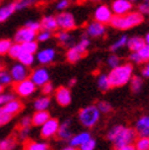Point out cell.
I'll return each mask as SVG.
<instances>
[{
  "label": "cell",
  "mask_w": 149,
  "mask_h": 150,
  "mask_svg": "<svg viewBox=\"0 0 149 150\" xmlns=\"http://www.w3.org/2000/svg\"><path fill=\"white\" fill-rule=\"evenodd\" d=\"M0 70H4V64L1 62V60H0Z\"/></svg>",
  "instance_id": "cell-58"
},
{
  "label": "cell",
  "mask_w": 149,
  "mask_h": 150,
  "mask_svg": "<svg viewBox=\"0 0 149 150\" xmlns=\"http://www.w3.org/2000/svg\"><path fill=\"white\" fill-rule=\"evenodd\" d=\"M22 109H23V104H22V101L18 99H13L7 104H5L4 106H1V110L5 112V114H9L11 116L17 115L18 112L22 111Z\"/></svg>",
  "instance_id": "cell-18"
},
{
  "label": "cell",
  "mask_w": 149,
  "mask_h": 150,
  "mask_svg": "<svg viewBox=\"0 0 149 150\" xmlns=\"http://www.w3.org/2000/svg\"><path fill=\"white\" fill-rule=\"evenodd\" d=\"M86 54H83L82 51H79L76 47H71V48H69V50H67V52H66V59H67V61L69 62H71V64H74V62H77V61H79V60L83 57Z\"/></svg>",
  "instance_id": "cell-25"
},
{
  "label": "cell",
  "mask_w": 149,
  "mask_h": 150,
  "mask_svg": "<svg viewBox=\"0 0 149 150\" xmlns=\"http://www.w3.org/2000/svg\"><path fill=\"white\" fill-rule=\"evenodd\" d=\"M17 144V140L13 136H10L0 140V150H13Z\"/></svg>",
  "instance_id": "cell-28"
},
{
  "label": "cell",
  "mask_w": 149,
  "mask_h": 150,
  "mask_svg": "<svg viewBox=\"0 0 149 150\" xmlns=\"http://www.w3.org/2000/svg\"><path fill=\"white\" fill-rule=\"evenodd\" d=\"M35 38H37V32H34V31H32V29H29V28L23 26L15 33L13 42L18 43V44H25V43H28V42L35 40Z\"/></svg>",
  "instance_id": "cell-10"
},
{
  "label": "cell",
  "mask_w": 149,
  "mask_h": 150,
  "mask_svg": "<svg viewBox=\"0 0 149 150\" xmlns=\"http://www.w3.org/2000/svg\"><path fill=\"white\" fill-rule=\"evenodd\" d=\"M70 5V0H60L57 4H56V9L59 11H64L65 9H67Z\"/></svg>",
  "instance_id": "cell-48"
},
{
  "label": "cell",
  "mask_w": 149,
  "mask_h": 150,
  "mask_svg": "<svg viewBox=\"0 0 149 150\" xmlns=\"http://www.w3.org/2000/svg\"><path fill=\"white\" fill-rule=\"evenodd\" d=\"M117 150H137V149H136L135 144H126V145H123L121 148H118Z\"/></svg>",
  "instance_id": "cell-52"
},
{
  "label": "cell",
  "mask_w": 149,
  "mask_h": 150,
  "mask_svg": "<svg viewBox=\"0 0 149 150\" xmlns=\"http://www.w3.org/2000/svg\"><path fill=\"white\" fill-rule=\"evenodd\" d=\"M54 91V87H53V83H50V82H48V83H45L43 87H42V93L44 95H49L51 94Z\"/></svg>",
  "instance_id": "cell-47"
},
{
  "label": "cell",
  "mask_w": 149,
  "mask_h": 150,
  "mask_svg": "<svg viewBox=\"0 0 149 150\" xmlns=\"http://www.w3.org/2000/svg\"><path fill=\"white\" fill-rule=\"evenodd\" d=\"M96 84H98L99 91H101V92H108L111 88L108 74H100V76L98 77V79H96Z\"/></svg>",
  "instance_id": "cell-29"
},
{
  "label": "cell",
  "mask_w": 149,
  "mask_h": 150,
  "mask_svg": "<svg viewBox=\"0 0 149 150\" xmlns=\"http://www.w3.org/2000/svg\"><path fill=\"white\" fill-rule=\"evenodd\" d=\"M59 127H60V122H59L57 118H49L48 121L42 126L40 128V137L43 139H49L56 136V133L59 131Z\"/></svg>",
  "instance_id": "cell-7"
},
{
  "label": "cell",
  "mask_w": 149,
  "mask_h": 150,
  "mask_svg": "<svg viewBox=\"0 0 149 150\" xmlns=\"http://www.w3.org/2000/svg\"><path fill=\"white\" fill-rule=\"evenodd\" d=\"M29 78L32 79V82L37 86V87H43L45 83H48L50 79V74L49 71L45 67H38L31 72V76Z\"/></svg>",
  "instance_id": "cell-9"
},
{
  "label": "cell",
  "mask_w": 149,
  "mask_h": 150,
  "mask_svg": "<svg viewBox=\"0 0 149 150\" xmlns=\"http://www.w3.org/2000/svg\"><path fill=\"white\" fill-rule=\"evenodd\" d=\"M120 62H121V60L117 55H110L108 57V65L110 69H115V67L120 66Z\"/></svg>",
  "instance_id": "cell-44"
},
{
  "label": "cell",
  "mask_w": 149,
  "mask_h": 150,
  "mask_svg": "<svg viewBox=\"0 0 149 150\" xmlns=\"http://www.w3.org/2000/svg\"><path fill=\"white\" fill-rule=\"evenodd\" d=\"M127 42H128V37L127 35H122L121 38H118L114 44H111L110 50L111 51H117L118 49H121L125 45H127Z\"/></svg>",
  "instance_id": "cell-35"
},
{
  "label": "cell",
  "mask_w": 149,
  "mask_h": 150,
  "mask_svg": "<svg viewBox=\"0 0 149 150\" xmlns=\"http://www.w3.org/2000/svg\"><path fill=\"white\" fill-rule=\"evenodd\" d=\"M137 52L139 54V56H140V59H142L143 62H149V47L147 45V44L140 50H138Z\"/></svg>",
  "instance_id": "cell-45"
},
{
  "label": "cell",
  "mask_w": 149,
  "mask_h": 150,
  "mask_svg": "<svg viewBox=\"0 0 149 150\" xmlns=\"http://www.w3.org/2000/svg\"><path fill=\"white\" fill-rule=\"evenodd\" d=\"M144 40H145V44L149 47V33H147V35H145V38H144Z\"/></svg>",
  "instance_id": "cell-56"
},
{
  "label": "cell",
  "mask_w": 149,
  "mask_h": 150,
  "mask_svg": "<svg viewBox=\"0 0 149 150\" xmlns=\"http://www.w3.org/2000/svg\"><path fill=\"white\" fill-rule=\"evenodd\" d=\"M56 50L53 48H45L37 52V60L40 65H49L55 60Z\"/></svg>",
  "instance_id": "cell-15"
},
{
  "label": "cell",
  "mask_w": 149,
  "mask_h": 150,
  "mask_svg": "<svg viewBox=\"0 0 149 150\" xmlns=\"http://www.w3.org/2000/svg\"><path fill=\"white\" fill-rule=\"evenodd\" d=\"M10 74H11V78H12L13 82H21L23 79L29 78V76H31V71L28 70L27 66L17 62V64L11 66Z\"/></svg>",
  "instance_id": "cell-8"
},
{
  "label": "cell",
  "mask_w": 149,
  "mask_h": 150,
  "mask_svg": "<svg viewBox=\"0 0 149 150\" xmlns=\"http://www.w3.org/2000/svg\"><path fill=\"white\" fill-rule=\"evenodd\" d=\"M57 27L62 31H72L76 28V18L71 12H60L56 16Z\"/></svg>",
  "instance_id": "cell-6"
},
{
  "label": "cell",
  "mask_w": 149,
  "mask_h": 150,
  "mask_svg": "<svg viewBox=\"0 0 149 150\" xmlns=\"http://www.w3.org/2000/svg\"><path fill=\"white\" fill-rule=\"evenodd\" d=\"M55 100L60 106H69L72 100L71 91L69 87H59L55 91Z\"/></svg>",
  "instance_id": "cell-13"
},
{
  "label": "cell",
  "mask_w": 149,
  "mask_h": 150,
  "mask_svg": "<svg viewBox=\"0 0 149 150\" xmlns=\"http://www.w3.org/2000/svg\"><path fill=\"white\" fill-rule=\"evenodd\" d=\"M15 11H16V6H15V3L6 4V5L0 7V23L5 22L7 18H10L12 15H13Z\"/></svg>",
  "instance_id": "cell-23"
},
{
  "label": "cell",
  "mask_w": 149,
  "mask_h": 150,
  "mask_svg": "<svg viewBox=\"0 0 149 150\" xmlns=\"http://www.w3.org/2000/svg\"><path fill=\"white\" fill-rule=\"evenodd\" d=\"M50 118V114L44 110V111H35L33 116H32V126H35V127H42L44 123H45Z\"/></svg>",
  "instance_id": "cell-21"
},
{
  "label": "cell",
  "mask_w": 149,
  "mask_h": 150,
  "mask_svg": "<svg viewBox=\"0 0 149 150\" xmlns=\"http://www.w3.org/2000/svg\"><path fill=\"white\" fill-rule=\"evenodd\" d=\"M93 1H100V0H93Z\"/></svg>",
  "instance_id": "cell-61"
},
{
  "label": "cell",
  "mask_w": 149,
  "mask_h": 150,
  "mask_svg": "<svg viewBox=\"0 0 149 150\" xmlns=\"http://www.w3.org/2000/svg\"><path fill=\"white\" fill-rule=\"evenodd\" d=\"M33 106H34L35 111H44V110H47L50 106V98H49V95H43V96H40V98L35 99Z\"/></svg>",
  "instance_id": "cell-27"
},
{
  "label": "cell",
  "mask_w": 149,
  "mask_h": 150,
  "mask_svg": "<svg viewBox=\"0 0 149 150\" xmlns=\"http://www.w3.org/2000/svg\"><path fill=\"white\" fill-rule=\"evenodd\" d=\"M137 150H149V137H139L135 142Z\"/></svg>",
  "instance_id": "cell-34"
},
{
  "label": "cell",
  "mask_w": 149,
  "mask_h": 150,
  "mask_svg": "<svg viewBox=\"0 0 149 150\" xmlns=\"http://www.w3.org/2000/svg\"><path fill=\"white\" fill-rule=\"evenodd\" d=\"M106 139L111 142L117 150L126 144H133L137 139V132L135 128H130L123 125H115L108 131Z\"/></svg>",
  "instance_id": "cell-1"
},
{
  "label": "cell",
  "mask_w": 149,
  "mask_h": 150,
  "mask_svg": "<svg viewBox=\"0 0 149 150\" xmlns=\"http://www.w3.org/2000/svg\"><path fill=\"white\" fill-rule=\"evenodd\" d=\"M130 1H131V3H132V1H137V0H130Z\"/></svg>",
  "instance_id": "cell-60"
},
{
  "label": "cell",
  "mask_w": 149,
  "mask_h": 150,
  "mask_svg": "<svg viewBox=\"0 0 149 150\" xmlns=\"http://www.w3.org/2000/svg\"><path fill=\"white\" fill-rule=\"evenodd\" d=\"M22 52H23V49H22L21 44L13 43L12 45H11V48H10V50H9V56H10L11 59H16V60H17Z\"/></svg>",
  "instance_id": "cell-32"
},
{
  "label": "cell",
  "mask_w": 149,
  "mask_h": 150,
  "mask_svg": "<svg viewBox=\"0 0 149 150\" xmlns=\"http://www.w3.org/2000/svg\"><path fill=\"white\" fill-rule=\"evenodd\" d=\"M135 129L137 132V136L149 137V115H143L137 120Z\"/></svg>",
  "instance_id": "cell-16"
},
{
  "label": "cell",
  "mask_w": 149,
  "mask_h": 150,
  "mask_svg": "<svg viewBox=\"0 0 149 150\" xmlns=\"http://www.w3.org/2000/svg\"><path fill=\"white\" fill-rule=\"evenodd\" d=\"M72 131H71V121L70 120H66L62 123H60V127H59V131L56 133L57 139L60 140H65L69 142L72 138Z\"/></svg>",
  "instance_id": "cell-17"
},
{
  "label": "cell",
  "mask_w": 149,
  "mask_h": 150,
  "mask_svg": "<svg viewBox=\"0 0 149 150\" xmlns=\"http://www.w3.org/2000/svg\"><path fill=\"white\" fill-rule=\"evenodd\" d=\"M92 138L91 133L89 132H81V133H77L72 136V138L69 140V145L71 146H74V148H79L82 144H84L87 140H89Z\"/></svg>",
  "instance_id": "cell-20"
},
{
  "label": "cell",
  "mask_w": 149,
  "mask_h": 150,
  "mask_svg": "<svg viewBox=\"0 0 149 150\" xmlns=\"http://www.w3.org/2000/svg\"><path fill=\"white\" fill-rule=\"evenodd\" d=\"M130 60H131V62H135V64H142L143 62L137 51H132V54L130 55Z\"/></svg>",
  "instance_id": "cell-49"
},
{
  "label": "cell",
  "mask_w": 149,
  "mask_h": 150,
  "mask_svg": "<svg viewBox=\"0 0 149 150\" xmlns=\"http://www.w3.org/2000/svg\"><path fill=\"white\" fill-rule=\"evenodd\" d=\"M106 33V27L105 25L100 23L98 21H93L91 23H88L86 27V34L91 38H100L104 37Z\"/></svg>",
  "instance_id": "cell-12"
},
{
  "label": "cell",
  "mask_w": 149,
  "mask_h": 150,
  "mask_svg": "<svg viewBox=\"0 0 149 150\" xmlns=\"http://www.w3.org/2000/svg\"><path fill=\"white\" fill-rule=\"evenodd\" d=\"M17 60H18V62H20V64H22V65H25V66L29 67V66H32V65H33L35 57H34V54H29V52L23 51V52H22V54L20 55V57H18Z\"/></svg>",
  "instance_id": "cell-30"
},
{
  "label": "cell",
  "mask_w": 149,
  "mask_h": 150,
  "mask_svg": "<svg viewBox=\"0 0 149 150\" xmlns=\"http://www.w3.org/2000/svg\"><path fill=\"white\" fill-rule=\"evenodd\" d=\"M13 99H16L15 98V94H12V93H1L0 94V108L4 106L5 104H7L9 101H11Z\"/></svg>",
  "instance_id": "cell-40"
},
{
  "label": "cell",
  "mask_w": 149,
  "mask_h": 150,
  "mask_svg": "<svg viewBox=\"0 0 149 150\" xmlns=\"http://www.w3.org/2000/svg\"><path fill=\"white\" fill-rule=\"evenodd\" d=\"M22 49L26 52H29V54H37L38 52V42L32 40V42H28L25 44H21Z\"/></svg>",
  "instance_id": "cell-33"
},
{
  "label": "cell",
  "mask_w": 149,
  "mask_h": 150,
  "mask_svg": "<svg viewBox=\"0 0 149 150\" xmlns=\"http://www.w3.org/2000/svg\"><path fill=\"white\" fill-rule=\"evenodd\" d=\"M18 126H20V128H31V126H32V117L25 116L23 118H21Z\"/></svg>",
  "instance_id": "cell-46"
},
{
  "label": "cell",
  "mask_w": 149,
  "mask_h": 150,
  "mask_svg": "<svg viewBox=\"0 0 149 150\" xmlns=\"http://www.w3.org/2000/svg\"><path fill=\"white\" fill-rule=\"evenodd\" d=\"M61 150H77V148H74V146H71V145H67V146L62 148Z\"/></svg>",
  "instance_id": "cell-54"
},
{
  "label": "cell",
  "mask_w": 149,
  "mask_h": 150,
  "mask_svg": "<svg viewBox=\"0 0 149 150\" xmlns=\"http://www.w3.org/2000/svg\"><path fill=\"white\" fill-rule=\"evenodd\" d=\"M12 78H11V74L10 72H7L5 70H0V84L1 86H9L12 83Z\"/></svg>",
  "instance_id": "cell-37"
},
{
  "label": "cell",
  "mask_w": 149,
  "mask_h": 150,
  "mask_svg": "<svg viewBox=\"0 0 149 150\" xmlns=\"http://www.w3.org/2000/svg\"><path fill=\"white\" fill-rule=\"evenodd\" d=\"M56 38H57V42L60 43L62 47L67 48V49L74 45V39H73V37H72L67 31H60V32L56 34Z\"/></svg>",
  "instance_id": "cell-22"
},
{
  "label": "cell",
  "mask_w": 149,
  "mask_h": 150,
  "mask_svg": "<svg viewBox=\"0 0 149 150\" xmlns=\"http://www.w3.org/2000/svg\"><path fill=\"white\" fill-rule=\"evenodd\" d=\"M29 129L31 128H20L18 129V138L22 140H26L28 134H29Z\"/></svg>",
  "instance_id": "cell-51"
},
{
  "label": "cell",
  "mask_w": 149,
  "mask_h": 150,
  "mask_svg": "<svg viewBox=\"0 0 149 150\" xmlns=\"http://www.w3.org/2000/svg\"><path fill=\"white\" fill-rule=\"evenodd\" d=\"M51 38V32H49V31H44V29H40V31L37 33V40L38 42H47V40H49Z\"/></svg>",
  "instance_id": "cell-41"
},
{
  "label": "cell",
  "mask_w": 149,
  "mask_h": 150,
  "mask_svg": "<svg viewBox=\"0 0 149 150\" xmlns=\"http://www.w3.org/2000/svg\"><path fill=\"white\" fill-rule=\"evenodd\" d=\"M111 11L116 16H122L132 11V3L130 0H114L111 4Z\"/></svg>",
  "instance_id": "cell-14"
},
{
  "label": "cell",
  "mask_w": 149,
  "mask_h": 150,
  "mask_svg": "<svg viewBox=\"0 0 149 150\" xmlns=\"http://www.w3.org/2000/svg\"><path fill=\"white\" fill-rule=\"evenodd\" d=\"M4 89H5V87L0 84V94H1V93H4Z\"/></svg>",
  "instance_id": "cell-57"
},
{
  "label": "cell",
  "mask_w": 149,
  "mask_h": 150,
  "mask_svg": "<svg viewBox=\"0 0 149 150\" xmlns=\"http://www.w3.org/2000/svg\"><path fill=\"white\" fill-rule=\"evenodd\" d=\"M40 25H42V29L44 31H49V32H55L57 27V22H56V16H53V15H47L44 16L40 21Z\"/></svg>",
  "instance_id": "cell-19"
},
{
  "label": "cell",
  "mask_w": 149,
  "mask_h": 150,
  "mask_svg": "<svg viewBox=\"0 0 149 150\" xmlns=\"http://www.w3.org/2000/svg\"><path fill=\"white\" fill-rule=\"evenodd\" d=\"M96 146V140L94 138H91L89 140H87L84 144H82L78 149L79 150H94Z\"/></svg>",
  "instance_id": "cell-43"
},
{
  "label": "cell",
  "mask_w": 149,
  "mask_h": 150,
  "mask_svg": "<svg viewBox=\"0 0 149 150\" xmlns=\"http://www.w3.org/2000/svg\"><path fill=\"white\" fill-rule=\"evenodd\" d=\"M113 16H114L113 11H111V9L108 5H99L94 11V20L103 25L110 23Z\"/></svg>",
  "instance_id": "cell-11"
},
{
  "label": "cell",
  "mask_w": 149,
  "mask_h": 150,
  "mask_svg": "<svg viewBox=\"0 0 149 150\" xmlns=\"http://www.w3.org/2000/svg\"><path fill=\"white\" fill-rule=\"evenodd\" d=\"M96 108L99 109L100 114H105V115L110 114V112L113 111V106H111V104L108 103V101H104V100L96 103Z\"/></svg>",
  "instance_id": "cell-39"
},
{
  "label": "cell",
  "mask_w": 149,
  "mask_h": 150,
  "mask_svg": "<svg viewBox=\"0 0 149 150\" xmlns=\"http://www.w3.org/2000/svg\"><path fill=\"white\" fill-rule=\"evenodd\" d=\"M144 45H145L144 38H140V37H138V35H135V37H131V38H128L127 47L132 51H138V50L142 49Z\"/></svg>",
  "instance_id": "cell-24"
},
{
  "label": "cell",
  "mask_w": 149,
  "mask_h": 150,
  "mask_svg": "<svg viewBox=\"0 0 149 150\" xmlns=\"http://www.w3.org/2000/svg\"><path fill=\"white\" fill-rule=\"evenodd\" d=\"M12 89L15 94H17L21 98H28L35 92L37 86L33 83L31 78H27L21 82H13Z\"/></svg>",
  "instance_id": "cell-5"
},
{
  "label": "cell",
  "mask_w": 149,
  "mask_h": 150,
  "mask_svg": "<svg viewBox=\"0 0 149 150\" xmlns=\"http://www.w3.org/2000/svg\"><path fill=\"white\" fill-rule=\"evenodd\" d=\"M138 12H140L142 15H145V13H149V3H142L138 5Z\"/></svg>",
  "instance_id": "cell-50"
},
{
  "label": "cell",
  "mask_w": 149,
  "mask_h": 150,
  "mask_svg": "<svg viewBox=\"0 0 149 150\" xmlns=\"http://www.w3.org/2000/svg\"><path fill=\"white\" fill-rule=\"evenodd\" d=\"M132 73H133V66L131 64H122L113 69L108 74L111 88L122 87L127 84L130 79L132 78Z\"/></svg>",
  "instance_id": "cell-2"
},
{
  "label": "cell",
  "mask_w": 149,
  "mask_h": 150,
  "mask_svg": "<svg viewBox=\"0 0 149 150\" xmlns=\"http://www.w3.org/2000/svg\"><path fill=\"white\" fill-rule=\"evenodd\" d=\"M142 22H143V15L142 13L138 12V11H131L126 15H122V16H116V15L113 16L110 25L116 29L125 31V29H128V28L140 25Z\"/></svg>",
  "instance_id": "cell-3"
},
{
  "label": "cell",
  "mask_w": 149,
  "mask_h": 150,
  "mask_svg": "<svg viewBox=\"0 0 149 150\" xmlns=\"http://www.w3.org/2000/svg\"><path fill=\"white\" fill-rule=\"evenodd\" d=\"M100 120V111L96 105H88L78 112V121L86 128H93Z\"/></svg>",
  "instance_id": "cell-4"
},
{
  "label": "cell",
  "mask_w": 149,
  "mask_h": 150,
  "mask_svg": "<svg viewBox=\"0 0 149 150\" xmlns=\"http://www.w3.org/2000/svg\"><path fill=\"white\" fill-rule=\"evenodd\" d=\"M12 44L13 43L11 39H0V56L9 54V50Z\"/></svg>",
  "instance_id": "cell-36"
},
{
  "label": "cell",
  "mask_w": 149,
  "mask_h": 150,
  "mask_svg": "<svg viewBox=\"0 0 149 150\" xmlns=\"http://www.w3.org/2000/svg\"><path fill=\"white\" fill-rule=\"evenodd\" d=\"M25 27H27V28H29V29H32V31H34V32H37V33H38L40 29H42L40 21H28V22H26Z\"/></svg>",
  "instance_id": "cell-42"
},
{
  "label": "cell",
  "mask_w": 149,
  "mask_h": 150,
  "mask_svg": "<svg viewBox=\"0 0 149 150\" xmlns=\"http://www.w3.org/2000/svg\"><path fill=\"white\" fill-rule=\"evenodd\" d=\"M115 150H116V149H115Z\"/></svg>",
  "instance_id": "cell-62"
},
{
  "label": "cell",
  "mask_w": 149,
  "mask_h": 150,
  "mask_svg": "<svg viewBox=\"0 0 149 150\" xmlns=\"http://www.w3.org/2000/svg\"><path fill=\"white\" fill-rule=\"evenodd\" d=\"M25 150H51L48 143L43 142H34V140H27L25 143Z\"/></svg>",
  "instance_id": "cell-26"
},
{
  "label": "cell",
  "mask_w": 149,
  "mask_h": 150,
  "mask_svg": "<svg viewBox=\"0 0 149 150\" xmlns=\"http://www.w3.org/2000/svg\"><path fill=\"white\" fill-rule=\"evenodd\" d=\"M142 86H143V81L140 79V77L135 76L131 78V89L133 93H138L142 89Z\"/></svg>",
  "instance_id": "cell-38"
},
{
  "label": "cell",
  "mask_w": 149,
  "mask_h": 150,
  "mask_svg": "<svg viewBox=\"0 0 149 150\" xmlns=\"http://www.w3.org/2000/svg\"><path fill=\"white\" fill-rule=\"evenodd\" d=\"M143 1H145V3H149V0H143Z\"/></svg>",
  "instance_id": "cell-59"
},
{
  "label": "cell",
  "mask_w": 149,
  "mask_h": 150,
  "mask_svg": "<svg viewBox=\"0 0 149 150\" xmlns=\"http://www.w3.org/2000/svg\"><path fill=\"white\" fill-rule=\"evenodd\" d=\"M13 3H15V6H16V11H20V10H23V9H27V7L35 5L38 3V0H16Z\"/></svg>",
  "instance_id": "cell-31"
},
{
  "label": "cell",
  "mask_w": 149,
  "mask_h": 150,
  "mask_svg": "<svg viewBox=\"0 0 149 150\" xmlns=\"http://www.w3.org/2000/svg\"><path fill=\"white\" fill-rule=\"evenodd\" d=\"M74 84H76V78H72V79L70 81V83H69V86H70V87H73Z\"/></svg>",
  "instance_id": "cell-55"
},
{
  "label": "cell",
  "mask_w": 149,
  "mask_h": 150,
  "mask_svg": "<svg viewBox=\"0 0 149 150\" xmlns=\"http://www.w3.org/2000/svg\"><path fill=\"white\" fill-rule=\"evenodd\" d=\"M142 74L144 77H149V62L143 67V70H142Z\"/></svg>",
  "instance_id": "cell-53"
}]
</instances>
